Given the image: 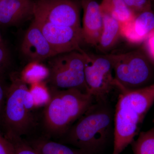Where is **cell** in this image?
Wrapping results in <instances>:
<instances>
[{"label": "cell", "mask_w": 154, "mask_h": 154, "mask_svg": "<svg viewBox=\"0 0 154 154\" xmlns=\"http://www.w3.org/2000/svg\"><path fill=\"white\" fill-rule=\"evenodd\" d=\"M5 102L0 119V131L5 137L25 138L37 134L40 113L28 84L18 72L10 74Z\"/></svg>", "instance_id": "6da1fadb"}, {"label": "cell", "mask_w": 154, "mask_h": 154, "mask_svg": "<svg viewBox=\"0 0 154 154\" xmlns=\"http://www.w3.org/2000/svg\"><path fill=\"white\" fill-rule=\"evenodd\" d=\"M49 101L40 113V135L58 141L85 112L95 100L75 88L61 90L48 87Z\"/></svg>", "instance_id": "7a4b0ae2"}, {"label": "cell", "mask_w": 154, "mask_h": 154, "mask_svg": "<svg viewBox=\"0 0 154 154\" xmlns=\"http://www.w3.org/2000/svg\"><path fill=\"white\" fill-rule=\"evenodd\" d=\"M120 91L114 115L112 154H120L131 144L145 116L154 103V82L134 90Z\"/></svg>", "instance_id": "3957f363"}, {"label": "cell", "mask_w": 154, "mask_h": 154, "mask_svg": "<svg viewBox=\"0 0 154 154\" xmlns=\"http://www.w3.org/2000/svg\"><path fill=\"white\" fill-rule=\"evenodd\" d=\"M113 121V110L107 101H95L58 141L83 154H96L107 142Z\"/></svg>", "instance_id": "277c9868"}, {"label": "cell", "mask_w": 154, "mask_h": 154, "mask_svg": "<svg viewBox=\"0 0 154 154\" xmlns=\"http://www.w3.org/2000/svg\"><path fill=\"white\" fill-rule=\"evenodd\" d=\"M106 54L112 63L116 88L119 91L139 89L152 84L153 67L143 51Z\"/></svg>", "instance_id": "5b68a950"}, {"label": "cell", "mask_w": 154, "mask_h": 154, "mask_svg": "<svg viewBox=\"0 0 154 154\" xmlns=\"http://www.w3.org/2000/svg\"><path fill=\"white\" fill-rule=\"evenodd\" d=\"M82 50L57 54L48 59V87L61 90L75 88L87 93Z\"/></svg>", "instance_id": "8992f818"}, {"label": "cell", "mask_w": 154, "mask_h": 154, "mask_svg": "<svg viewBox=\"0 0 154 154\" xmlns=\"http://www.w3.org/2000/svg\"><path fill=\"white\" fill-rule=\"evenodd\" d=\"M85 58V78L87 93L96 102L105 101L116 88L113 68L106 54H95L82 50Z\"/></svg>", "instance_id": "52a82bcc"}, {"label": "cell", "mask_w": 154, "mask_h": 154, "mask_svg": "<svg viewBox=\"0 0 154 154\" xmlns=\"http://www.w3.org/2000/svg\"><path fill=\"white\" fill-rule=\"evenodd\" d=\"M34 19L55 25L82 28L79 6L74 0H38Z\"/></svg>", "instance_id": "ba28073f"}, {"label": "cell", "mask_w": 154, "mask_h": 154, "mask_svg": "<svg viewBox=\"0 0 154 154\" xmlns=\"http://www.w3.org/2000/svg\"><path fill=\"white\" fill-rule=\"evenodd\" d=\"M56 54L82 50V28L55 25L33 19Z\"/></svg>", "instance_id": "9c48e42d"}, {"label": "cell", "mask_w": 154, "mask_h": 154, "mask_svg": "<svg viewBox=\"0 0 154 154\" xmlns=\"http://www.w3.org/2000/svg\"><path fill=\"white\" fill-rule=\"evenodd\" d=\"M21 51L30 63H41L57 55L34 20L24 36Z\"/></svg>", "instance_id": "30bf717a"}, {"label": "cell", "mask_w": 154, "mask_h": 154, "mask_svg": "<svg viewBox=\"0 0 154 154\" xmlns=\"http://www.w3.org/2000/svg\"><path fill=\"white\" fill-rule=\"evenodd\" d=\"M83 11L82 33L83 41L96 47L102 34L103 16L97 0H82Z\"/></svg>", "instance_id": "8fae6325"}, {"label": "cell", "mask_w": 154, "mask_h": 154, "mask_svg": "<svg viewBox=\"0 0 154 154\" xmlns=\"http://www.w3.org/2000/svg\"><path fill=\"white\" fill-rule=\"evenodd\" d=\"M120 28L122 37L130 43L138 44L145 42L154 32L153 11L135 15L130 21L120 24Z\"/></svg>", "instance_id": "7c38bea8"}, {"label": "cell", "mask_w": 154, "mask_h": 154, "mask_svg": "<svg viewBox=\"0 0 154 154\" xmlns=\"http://www.w3.org/2000/svg\"><path fill=\"white\" fill-rule=\"evenodd\" d=\"M34 5L33 0H2L0 25L15 26L33 17Z\"/></svg>", "instance_id": "4fadbf2b"}, {"label": "cell", "mask_w": 154, "mask_h": 154, "mask_svg": "<svg viewBox=\"0 0 154 154\" xmlns=\"http://www.w3.org/2000/svg\"><path fill=\"white\" fill-rule=\"evenodd\" d=\"M102 14L103 28L96 47L101 52L106 54L113 49L122 37L121 28L120 23L117 20L108 14Z\"/></svg>", "instance_id": "5bb4252c"}, {"label": "cell", "mask_w": 154, "mask_h": 154, "mask_svg": "<svg viewBox=\"0 0 154 154\" xmlns=\"http://www.w3.org/2000/svg\"><path fill=\"white\" fill-rule=\"evenodd\" d=\"M24 139L40 154H83L77 149H72L65 144L42 135H35Z\"/></svg>", "instance_id": "9a60e30c"}, {"label": "cell", "mask_w": 154, "mask_h": 154, "mask_svg": "<svg viewBox=\"0 0 154 154\" xmlns=\"http://www.w3.org/2000/svg\"><path fill=\"white\" fill-rule=\"evenodd\" d=\"M99 4L102 13L110 15L120 24L130 21L135 16L123 0H102Z\"/></svg>", "instance_id": "2e32d148"}, {"label": "cell", "mask_w": 154, "mask_h": 154, "mask_svg": "<svg viewBox=\"0 0 154 154\" xmlns=\"http://www.w3.org/2000/svg\"><path fill=\"white\" fill-rule=\"evenodd\" d=\"M131 144L134 154H154V128L141 132Z\"/></svg>", "instance_id": "e0dca14e"}, {"label": "cell", "mask_w": 154, "mask_h": 154, "mask_svg": "<svg viewBox=\"0 0 154 154\" xmlns=\"http://www.w3.org/2000/svg\"><path fill=\"white\" fill-rule=\"evenodd\" d=\"M21 73V76L27 84L41 82L46 80L48 75L47 67L39 63H30Z\"/></svg>", "instance_id": "ac0fdd59"}, {"label": "cell", "mask_w": 154, "mask_h": 154, "mask_svg": "<svg viewBox=\"0 0 154 154\" xmlns=\"http://www.w3.org/2000/svg\"><path fill=\"white\" fill-rule=\"evenodd\" d=\"M42 82L32 84L30 88L36 107L39 109L45 106L50 98L48 88L47 85H45Z\"/></svg>", "instance_id": "d6986e66"}, {"label": "cell", "mask_w": 154, "mask_h": 154, "mask_svg": "<svg viewBox=\"0 0 154 154\" xmlns=\"http://www.w3.org/2000/svg\"><path fill=\"white\" fill-rule=\"evenodd\" d=\"M6 138L10 145L11 154H40L23 138L14 137Z\"/></svg>", "instance_id": "ffe728a7"}, {"label": "cell", "mask_w": 154, "mask_h": 154, "mask_svg": "<svg viewBox=\"0 0 154 154\" xmlns=\"http://www.w3.org/2000/svg\"><path fill=\"white\" fill-rule=\"evenodd\" d=\"M11 54L3 42L0 43V79L4 80L11 66Z\"/></svg>", "instance_id": "44dd1931"}, {"label": "cell", "mask_w": 154, "mask_h": 154, "mask_svg": "<svg viewBox=\"0 0 154 154\" xmlns=\"http://www.w3.org/2000/svg\"><path fill=\"white\" fill-rule=\"evenodd\" d=\"M125 5L135 15L152 10L150 0H123Z\"/></svg>", "instance_id": "7402d4cb"}, {"label": "cell", "mask_w": 154, "mask_h": 154, "mask_svg": "<svg viewBox=\"0 0 154 154\" xmlns=\"http://www.w3.org/2000/svg\"><path fill=\"white\" fill-rule=\"evenodd\" d=\"M8 86L5 85L4 80L0 79V119L5 102Z\"/></svg>", "instance_id": "603a6c76"}, {"label": "cell", "mask_w": 154, "mask_h": 154, "mask_svg": "<svg viewBox=\"0 0 154 154\" xmlns=\"http://www.w3.org/2000/svg\"><path fill=\"white\" fill-rule=\"evenodd\" d=\"M145 42L147 54L154 62V32Z\"/></svg>", "instance_id": "cb8c5ba5"}, {"label": "cell", "mask_w": 154, "mask_h": 154, "mask_svg": "<svg viewBox=\"0 0 154 154\" xmlns=\"http://www.w3.org/2000/svg\"><path fill=\"white\" fill-rule=\"evenodd\" d=\"M0 154H11L8 141L1 131H0Z\"/></svg>", "instance_id": "d4e9b609"}, {"label": "cell", "mask_w": 154, "mask_h": 154, "mask_svg": "<svg viewBox=\"0 0 154 154\" xmlns=\"http://www.w3.org/2000/svg\"><path fill=\"white\" fill-rule=\"evenodd\" d=\"M2 36H1V33H0V43L2 42Z\"/></svg>", "instance_id": "484cf974"}, {"label": "cell", "mask_w": 154, "mask_h": 154, "mask_svg": "<svg viewBox=\"0 0 154 154\" xmlns=\"http://www.w3.org/2000/svg\"><path fill=\"white\" fill-rule=\"evenodd\" d=\"M150 2H151L152 4H154V0H150Z\"/></svg>", "instance_id": "4316f807"}, {"label": "cell", "mask_w": 154, "mask_h": 154, "mask_svg": "<svg viewBox=\"0 0 154 154\" xmlns=\"http://www.w3.org/2000/svg\"><path fill=\"white\" fill-rule=\"evenodd\" d=\"M153 4V5H154V4ZM153 12H154V11H153Z\"/></svg>", "instance_id": "83f0119b"}, {"label": "cell", "mask_w": 154, "mask_h": 154, "mask_svg": "<svg viewBox=\"0 0 154 154\" xmlns=\"http://www.w3.org/2000/svg\"><path fill=\"white\" fill-rule=\"evenodd\" d=\"M2 1V0H0V1Z\"/></svg>", "instance_id": "f1b7e54d"}, {"label": "cell", "mask_w": 154, "mask_h": 154, "mask_svg": "<svg viewBox=\"0 0 154 154\" xmlns=\"http://www.w3.org/2000/svg\"></svg>", "instance_id": "f546056e"}]
</instances>
